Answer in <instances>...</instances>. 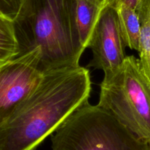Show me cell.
Instances as JSON below:
<instances>
[{
  "instance_id": "cell-1",
  "label": "cell",
  "mask_w": 150,
  "mask_h": 150,
  "mask_svg": "<svg viewBox=\"0 0 150 150\" xmlns=\"http://www.w3.org/2000/svg\"><path fill=\"white\" fill-rule=\"evenodd\" d=\"M91 90L90 73L83 66L44 74L34 91L0 126V150H37L88 101Z\"/></svg>"
},
{
  "instance_id": "cell-2",
  "label": "cell",
  "mask_w": 150,
  "mask_h": 150,
  "mask_svg": "<svg viewBox=\"0 0 150 150\" xmlns=\"http://www.w3.org/2000/svg\"><path fill=\"white\" fill-rule=\"evenodd\" d=\"M77 0H24L13 20L19 57L40 48L42 74L80 66Z\"/></svg>"
},
{
  "instance_id": "cell-3",
  "label": "cell",
  "mask_w": 150,
  "mask_h": 150,
  "mask_svg": "<svg viewBox=\"0 0 150 150\" xmlns=\"http://www.w3.org/2000/svg\"><path fill=\"white\" fill-rule=\"evenodd\" d=\"M52 150H150L110 113L88 102L52 135Z\"/></svg>"
},
{
  "instance_id": "cell-4",
  "label": "cell",
  "mask_w": 150,
  "mask_h": 150,
  "mask_svg": "<svg viewBox=\"0 0 150 150\" xmlns=\"http://www.w3.org/2000/svg\"><path fill=\"white\" fill-rule=\"evenodd\" d=\"M97 105L150 144V82L135 56H127L120 67L105 74Z\"/></svg>"
},
{
  "instance_id": "cell-5",
  "label": "cell",
  "mask_w": 150,
  "mask_h": 150,
  "mask_svg": "<svg viewBox=\"0 0 150 150\" xmlns=\"http://www.w3.org/2000/svg\"><path fill=\"white\" fill-rule=\"evenodd\" d=\"M40 48L0 65V126L31 95L44 74Z\"/></svg>"
},
{
  "instance_id": "cell-6",
  "label": "cell",
  "mask_w": 150,
  "mask_h": 150,
  "mask_svg": "<svg viewBox=\"0 0 150 150\" xmlns=\"http://www.w3.org/2000/svg\"><path fill=\"white\" fill-rule=\"evenodd\" d=\"M125 47L117 11L114 7L103 4L87 47L93 53L88 68L101 69L105 74L112 73L126 58Z\"/></svg>"
},
{
  "instance_id": "cell-7",
  "label": "cell",
  "mask_w": 150,
  "mask_h": 150,
  "mask_svg": "<svg viewBox=\"0 0 150 150\" xmlns=\"http://www.w3.org/2000/svg\"><path fill=\"white\" fill-rule=\"evenodd\" d=\"M104 0H77L76 20L80 41L87 48L103 7Z\"/></svg>"
},
{
  "instance_id": "cell-8",
  "label": "cell",
  "mask_w": 150,
  "mask_h": 150,
  "mask_svg": "<svg viewBox=\"0 0 150 150\" xmlns=\"http://www.w3.org/2000/svg\"><path fill=\"white\" fill-rule=\"evenodd\" d=\"M135 11L141 25L138 60L143 72L150 82V0H141Z\"/></svg>"
},
{
  "instance_id": "cell-9",
  "label": "cell",
  "mask_w": 150,
  "mask_h": 150,
  "mask_svg": "<svg viewBox=\"0 0 150 150\" xmlns=\"http://www.w3.org/2000/svg\"><path fill=\"white\" fill-rule=\"evenodd\" d=\"M114 8L117 11L119 27L126 47L138 51L141 25L136 11L125 5Z\"/></svg>"
},
{
  "instance_id": "cell-10",
  "label": "cell",
  "mask_w": 150,
  "mask_h": 150,
  "mask_svg": "<svg viewBox=\"0 0 150 150\" xmlns=\"http://www.w3.org/2000/svg\"><path fill=\"white\" fill-rule=\"evenodd\" d=\"M18 53L13 20L0 16V65L15 57Z\"/></svg>"
},
{
  "instance_id": "cell-11",
  "label": "cell",
  "mask_w": 150,
  "mask_h": 150,
  "mask_svg": "<svg viewBox=\"0 0 150 150\" xmlns=\"http://www.w3.org/2000/svg\"><path fill=\"white\" fill-rule=\"evenodd\" d=\"M24 0H0V16L13 20Z\"/></svg>"
},
{
  "instance_id": "cell-12",
  "label": "cell",
  "mask_w": 150,
  "mask_h": 150,
  "mask_svg": "<svg viewBox=\"0 0 150 150\" xmlns=\"http://www.w3.org/2000/svg\"><path fill=\"white\" fill-rule=\"evenodd\" d=\"M141 0H104V5H109L116 7L119 5H125L134 10H136L137 6Z\"/></svg>"
}]
</instances>
